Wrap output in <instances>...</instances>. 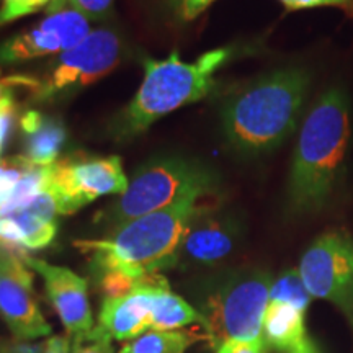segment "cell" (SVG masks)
Segmentation results:
<instances>
[{"label": "cell", "mask_w": 353, "mask_h": 353, "mask_svg": "<svg viewBox=\"0 0 353 353\" xmlns=\"http://www.w3.org/2000/svg\"><path fill=\"white\" fill-rule=\"evenodd\" d=\"M41 353H69V339L65 335H54L41 347Z\"/></svg>", "instance_id": "4dcf8cb0"}, {"label": "cell", "mask_w": 353, "mask_h": 353, "mask_svg": "<svg viewBox=\"0 0 353 353\" xmlns=\"http://www.w3.org/2000/svg\"><path fill=\"white\" fill-rule=\"evenodd\" d=\"M350 144V97L332 87L317 97L301 123L286 187L291 213L314 214L329 205L345 176Z\"/></svg>", "instance_id": "7a4b0ae2"}, {"label": "cell", "mask_w": 353, "mask_h": 353, "mask_svg": "<svg viewBox=\"0 0 353 353\" xmlns=\"http://www.w3.org/2000/svg\"><path fill=\"white\" fill-rule=\"evenodd\" d=\"M288 353H321V352H319V348L316 347V343L312 342L309 337H306L296 348H293V350Z\"/></svg>", "instance_id": "1f68e13d"}, {"label": "cell", "mask_w": 353, "mask_h": 353, "mask_svg": "<svg viewBox=\"0 0 353 353\" xmlns=\"http://www.w3.org/2000/svg\"><path fill=\"white\" fill-rule=\"evenodd\" d=\"M219 176L210 165L182 156L154 157L134 170L125 193L100 213L112 232L128 221L165 210L187 198H211Z\"/></svg>", "instance_id": "5b68a950"}, {"label": "cell", "mask_w": 353, "mask_h": 353, "mask_svg": "<svg viewBox=\"0 0 353 353\" xmlns=\"http://www.w3.org/2000/svg\"><path fill=\"white\" fill-rule=\"evenodd\" d=\"M54 0H2L0 3V28L12 21L33 15L48 8Z\"/></svg>", "instance_id": "603a6c76"}, {"label": "cell", "mask_w": 353, "mask_h": 353, "mask_svg": "<svg viewBox=\"0 0 353 353\" xmlns=\"http://www.w3.org/2000/svg\"><path fill=\"white\" fill-rule=\"evenodd\" d=\"M216 0H165V8L180 23H190L196 20L213 6Z\"/></svg>", "instance_id": "d4e9b609"}, {"label": "cell", "mask_w": 353, "mask_h": 353, "mask_svg": "<svg viewBox=\"0 0 353 353\" xmlns=\"http://www.w3.org/2000/svg\"><path fill=\"white\" fill-rule=\"evenodd\" d=\"M20 255L23 262L43 278L48 299L70 335L87 332L94 327L85 278L69 268L48 263L28 254Z\"/></svg>", "instance_id": "5bb4252c"}, {"label": "cell", "mask_w": 353, "mask_h": 353, "mask_svg": "<svg viewBox=\"0 0 353 353\" xmlns=\"http://www.w3.org/2000/svg\"><path fill=\"white\" fill-rule=\"evenodd\" d=\"M30 270L20 254L0 247V317L20 341L51 334V325L38 306Z\"/></svg>", "instance_id": "30bf717a"}, {"label": "cell", "mask_w": 353, "mask_h": 353, "mask_svg": "<svg viewBox=\"0 0 353 353\" xmlns=\"http://www.w3.org/2000/svg\"><path fill=\"white\" fill-rule=\"evenodd\" d=\"M298 272L309 296L337 307L353 330V237L324 232L303 254Z\"/></svg>", "instance_id": "9c48e42d"}, {"label": "cell", "mask_w": 353, "mask_h": 353, "mask_svg": "<svg viewBox=\"0 0 353 353\" xmlns=\"http://www.w3.org/2000/svg\"><path fill=\"white\" fill-rule=\"evenodd\" d=\"M219 353H265L263 341H229L218 348Z\"/></svg>", "instance_id": "f1b7e54d"}, {"label": "cell", "mask_w": 353, "mask_h": 353, "mask_svg": "<svg viewBox=\"0 0 353 353\" xmlns=\"http://www.w3.org/2000/svg\"><path fill=\"white\" fill-rule=\"evenodd\" d=\"M17 112H19V107H17L15 95H13V92H8L7 95L0 99V156H2L3 149L10 139L13 125L17 120Z\"/></svg>", "instance_id": "484cf974"}, {"label": "cell", "mask_w": 353, "mask_h": 353, "mask_svg": "<svg viewBox=\"0 0 353 353\" xmlns=\"http://www.w3.org/2000/svg\"><path fill=\"white\" fill-rule=\"evenodd\" d=\"M113 6V0H54L46 8L48 13L64 10V8H74L81 12L88 20H100L110 12Z\"/></svg>", "instance_id": "cb8c5ba5"}, {"label": "cell", "mask_w": 353, "mask_h": 353, "mask_svg": "<svg viewBox=\"0 0 353 353\" xmlns=\"http://www.w3.org/2000/svg\"><path fill=\"white\" fill-rule=\"evenodd\" d=\"M311 81L306 68L290 65L237 88L221 108V131L229 148L242 157L280 148L296 131Z\"/></svg>", "instance_id": "3957f363"}, {"label": "cell", "mask_w": 353, "mask_h": 353, "mask_svg": "<svg viewBox=\"0 0 353 353\" xmlns=\"http://www.w3.org/2000/svg\"><path fill=\"white\" fill-rule=\"evenodd\" d=\"M272 301H286L298 304V306L307 307L311 296L304 288V283L299 276L298 270H288L283 275H280L272 283L270 296Z\"/></svg>", "instance_id": "44dd1931"}, {"label": "cell", "mask_w": 353, "mask_h": 353, "mask_svg": "<svg viewBox=\"0 0 353 353\" xmlns=\"http://www.w3.org/2000/svg\"><path fill=\"white\" fill-rule=\"evenodd\" d=\"M41 347H34L20 339H3L0 341V353H41Z\"/></svg>", "instance_id": "f546056e"}, {"label": "cell", "mask_w": 353, "mask_h": 353, "mask_svg": "<svg viewBox=\"0 0 353 353\" xmlns=\"http://www.w3.org/2000/svg\"><path fill=\"white\" fill-rule=\"evenodd\" d=\"M272 278L262 270H239L211 281L201 304L206 339L214 347L229 341H263V316Z\"/></svg>", "instance_id": "8992f818"}, {"label": "cell", "mask_w": 353, "mask_h": 353, "mask_svg": "<svg viewBox=\"0 0 353 353\" xmlns=\"http://www.w3.org/2000/svg\"><path fill=\"white\" fill-rule=\"evenodd\" d=\"M210 198H187L169 208L128 221L101 239L74 242L85 255L103 298L130 293L165 268H174L188 223Z\"/></svg>", "instance_id": "6da1fadb"}, {"label": "cell", "mask_w": 353, "mask_h": 353, "mask_svg": "<svg viewBox=\"0 0 353 353\" xmlns=\"http://www.w3.org/2000/svg\"><path fill=\"white\" fill-rule=\"evenodd\" d=\"M195 322L205 327V319L198 309L172 293L169 283L159 286L154 294L151 330H179Z\"/></svg>", "instance_id": "ac0fdd59"}, {"label": "cell", "mask_w": 353, "mask_h": 353, "mask_svg": "<svg viewBox=\"0 0 353 353\" xmlns=\"http://www.w3.org/2000/svg\"><path fill=\"white\" fill-rule=\"evenodd\" d=\"M123 43L113 28H97L77 46L61 52L50 65L46 76L32 90L37 101H51L72 94L108 76L120 64Z\"/></svg>", "instance_id": "52a82bcc"}, {"label": "cell", "mask_w": 353, "mask_h": 353, "mask_svg": "<svg viewBox=\"0 0 353 353\" xmlns=\"http://www.w3.org/2000/svg\"><path fill=\"white\" fill-rule=\"evenodd\" d=\"M23 132V156L34 165L48 167L57 162L61 149L68 139L64 123L56 117H46L37 110H28L20 117Z\"/></svg>", "instance_id": "2e32d148"}, {"label": "cell", "mask_w": 353, "mask_h": 353, "mask_svg": "<svg viewBox=\"0 0 353 353\" xmlns=\"http://www.w3.org/2000/svg\"><path fill=\"white\" fill-rule=\"evenodd\" d=\"M200 339L193 330H149L126 342L120 353H185Z\"/></svg>", "instance_id": "d6986e66"}, {"label": "cell", "mask_w": 353, "mask_h": 353, "mask_svg": "<svg viewBox=\"0 0 353 353\" xmlns=\"http://www.w3.org/2000/svg\"><path fill=\"white\" fill-rule=\"evenodd\" d=\"M56 201L48 187L0 211V247L17 254L41 250L54 241L57 232Z\"/></svg>", "instance_id": "4fadbf2b"}, {"label": "cell", "mask_w": 353, "mask_h": 353, "mask_svg": "<svg viewBox=\"0 0 353 353\" xmlns=\"http://www.w3.org/2000/svg\"><path fill=\"white\" fill-rule=\"evenodd\" d=\"M33 164L23 156L0 159V211L8 206L15 196L17 187L26 170Z\"/></svg>", "instance_id": "ffe728a7"}, {"label": "cell", "mask_w": 353, "mask_h": 353, "mask_svg": "<svg viewBox=\"0 0 353 353\" xmlns=\"http://www.w3.org/2000/svg\"><path fill=\"white\" fill-rule=\"evenodd\" d=\"M128 179L118 156L97 157L76 154L50 165L48 190L61 216L72 214L107 195L126 192Z\"/></svg>", "instance_id": "ba28073f"}, {"label": "cell", "mask_w": 353, "mask_h": 353, "mask_svg": "<svg viewBox=\"0 0 353 353\" xmlns=\"http://www.w3.org/2000/svg\"><path fill=\"white\" fill-rule=\"evenodd\" d=\"M307 307L286 301L268 299L263 316V341L281 352H291L306 335L304 316Z\"/></svg>", "instance_id": "e0dca14e"}, {"label": "cell", "mask_w": 353, "mask_h": 353, "mask_svg": "<svg viewBox=\"0 0 353 353\" xmlns=\"http://www.w3.org/2000/svg\"><path fill=\"white\" fill-rule=\"evenodd\" d=\"M70 353H113L112 335L101 325H94L87 332L74 335Z\"/></svg>", "instance_id": "7402d4cb"}, {"label": "cell", "mask_w": 353, "mask_h": 353, "mask_svg": "<svg viewBox=\"0 0 353 353\" xmlns=\"http://www.w3.org/2000/svg\"><path fill=\"white\" fill-rule=\"evenodd\" d=\"M167 280L161 273L136 286L130 293L103 298L99 314L100 325L117 341H132L151 330L156 290Z\"/></svg>", "instance_id": "9a60e30c"}, {"label": "cell", "mask_w": 353, "mask_h": 353, "mask_svg": "<svg viewBox=\"0 0 353 353\" xmlns=\"http://www.w3.org/2000/svg\"><path fill=\"white\" fill-rule=\"evenodd\" d=\"M286 12L311 10V8H339L353 17V0H278Z\"/></svg>", "instance_id": "4316f807"}, {"label": "cell", "mask_w": 353, "mask_h": 353, "mask_svg": "<svg viewBox=\"0 0 353 353\" xmlns=\"http://www.w3.org/2000/svg\"><path fill=\"white\" fill-rule=\"evenodd\" d=\"M90 32V20L74 8L48 13L37 26L0 43V65L61 54L82 43Z\"/></svg>", "instance_id": "8fae6325"}, {"label": "cell", "mask_w": 353, "mask_h": 353, "mask_svg": "<svg viewBox=\"0 0 353 353\" xmlns=\"http://www.w3.org/2000/svg\"><path fill=\"white\" fill-rule=\"evenodd\" d=\"M241 237V224L232 214L206 203L188 223L176 254L175 267H213L232 254Z\"/></svg>", "instance_id": "7c38bea8"}, {"label": "cell", "mask_w": 353, "mask_h": 353, "mask_svg": "<svg viewBox=\"0 0 353 353\" xmlns=\"http://www.w3.org/2000/svg\"><path fill=\"white\" fill-rule=\"evenodd\" d=\"M231 57L232 48H216L192 63L176 50L165 59H145L143 83L110 125L112 138L130 141L165 114L205 99L216 87V72Z\"/></svg>", "instance_id": "277c9868"}, {"label": "cell", "mask_w": 353, "mask_h": 353, "mask_svg": "<svg viewBox=\"0 0 353 353\" xmlns=\"http://www.w3.org/2000/svg\"><path fill=\"white\" fill-rule=\"evenodd\" d=\"M38 85V77L26 76V74H12V76H3V70L0 69V99L7 95L8 92H13L15 88L23 87L30 92Z\"/></svg>", "instance_id": "83f0119b"}, {"label": "cell", "mask_w": 353, "mask_h": 353, "mask_svg": "<svg viewBox=\"0 0 353 353\" xmlns=\"http://www.w3.org/2000/svg\"><path fill=\"white\" fill-rule=\"evenodd\" d=\"M218 353H219V352H218Z\"/></svg>", "instance_id": "d6a6232c"}]
</instances>
